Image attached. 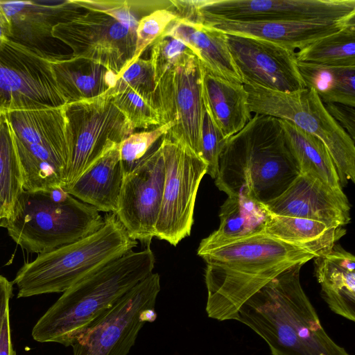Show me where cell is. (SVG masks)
Segmentation results:
<instances>
[{"mask_svg": "<svg viewBox=\"0 0 355 355\" xmlns=\"http://www.w3.org/2000/svg\"><path fill=\"white\" fill-rule=\"evenodd\" d=\"M197 254L207 263L206 312L219 321L233 320L249 298L281 272L316 257L264 232L222 241L205 238Z\"/></svg>", "mask_w": 355, "mask_h": 355, "instance_id": "6da1fadb", "label": "cell"}, {"mask_svg": "<svg viewBox=\"0 0 355 355\" xmlns=\"http://www.w3.org/2000/svg\"><path fill=\"white\" fill-rule=\"evenodd\" d=\"M302 266H293L269 282L233 320L261 336L272 355H351L322 326L300 283Z\"/></svg>", "mask_w": 355, "mask_h": 355, "instance_id": "7a4b0ae2", "label": "cell"}, {"mask_svg": "<svg viewBox=\"0 0 355 355\" xmlns=\"http://www.w3.org/2000/svg\"><path fill=\"white\" fill-rule=\"evenodd\" d=\"M280 119L255 114L227 139L215 184L227 196L245 195L266 204L300 175Z\"/></svg>", "mask_w": 355, "mask_h": 355, "instance_id": "3957f363", "label": "cell"}, {"mask_svg": "<svg viewBox=\"0 0 355 355\" xmlns=\"http://www.w3.org/2000/svg\"><path fill=\"white\" fill-rule=\"evenodd\" d=\"M154 253L147 245L131 250L87 275L63 292L32 330L40 343L71 345L128 291L153 272Z\"/></svg>", "mask_w": 355, "mask_h": 355, "instance_id": "277c9868", "label": "cell"}, {"mask_svg": "<svg viewBox=\"0 0 355 355\" xmlns=\"http://www.w3.org/2000/svg\"><path fill=\"white\" fill-rule=\"evenodd\" d=\"M104 218L94 207L62 187L23 190L10 215L0 220L22 249L39 254L76 242L102 227Z\"/></svg>", "mask_w": 355, "mask_h": 355, "instance_id": "5b68a950", "label": "cell"}, {"mask_svg": "<svg viewBox=\"0 0 355 355\" xmlns=\"http://www.w3.org/2000/svg\"><path fill=\"white\" fill-rule=\"evenodd\" d=\"M137 245L115 214L111 213L93 234L26 263L12 282L18 288L17 297L63 293Z\"/></svg>", "mask_w": 355, "mask_h": 355, "instance_id": "8992f818", "label": "cell"}, {"mask_svg": "<svg viewBox=\"0 0 355 355\" xmlns=\"http://www.w3.org/2000/svg\"><path fill=\"white\" fill-rule=\"evenodd\" d=\"M3 113L20 162L24 190L63 188L69 160L64 105Z\"/></svg>", "mask_w": 355, "mask_h": 355, "instance_id": "52a82bcc", "label": "cell"}, {"mask_svg": "<svg viewBox=\"0 0 355 355\" xmlns=\"http://www.w3.org/2000/svg\"><path fill=\"white\" fill-rule=\"evenodd\" d=\"M250 112L291 121L318 138L336 166L341 187L355 182L354 141L330 116L312 88L284 93L243 85Z\"/></svg>", "mask_w": 355, "mask_h": 355, "instance_id": "ba28073f", "label": "cell"}, {"mask_svg": "<svg viewBox=\"0 0 355 355\" xmlns=\"http://www.w3.org/2000/svg\"><path fill=\"white\" fill-rule=\"evenodd\" d=\"M113 94L112 88L97 97L64 105L69 160L63 189L133 133L134 128L115 105Z\"/></svg>", "mask_w": 355, "mask_h": 355, "instance_id": "9c48e42d", "label": "cell"}, {"mask_svg": "<svg viewBox=\"0 0 355 355\" xmlns=\"http://www.w3.org/2000/svg\"><path fill=\"white\" fill-rule=\"evenodd\" d=\"M178 17L205 15L241 22L343 21L355 16V0H174Z\"/></svg>", "mask_w": 355, "mask_h": 355, "instance_id": "30bf717a", "label": "cell"}, {"mask_svg": "<svg viewBox=\"0 0 355 355\" xmlns=\"http://www.w3.org/2000/svg\"><path fill=\"white\" fill-rule=\"evenodd\" d=\"M159 291V275L152 272L78 338L73 355H127L140 329L156 319Z\"/></svg>", "mask_w": 355, "mask_h": 355, "instance_id": "8fae6325", "label": "cell"}, {"mask_svg": "<svg viewBox=\"0 0 355 355\" xmlns=\"http://www.w3.org/2000/svg\"><path fill=\"white\" fill-rule=\"evenodd\" d=\"M53 55L9 39L0 41V112L67 104L50 64Z\"/></svg>", "mask_w": 355, "mask_h": 355, "instance_id": "7c38bea8", "label": "cell"}, {"mask_svg": "<svg viewBox=\"0 0 355 355\" xmlns=\"http://www.w3.org/2000/svg\"><path fill=\"white\" fill-rule=\"evenodd\" d=\"M160 145L165 180L155 237L175 246L191 234L196 196L207 167L194 152L166 134Z\"/></svg>", "mask_w": 355, "mask_h": 355, "instance_id": "4fadbf2b", "label": "cell"}, {"mask_svg": "<svg viewBox=\"0 0 355 355\" xmlns=\"http://www.w3.org/2000/svg\"><path fill=\"white\" fill-rule=\"evenodd\" d=\"M53 38L72 50V56L101 64L119 75L132 61L136 31L105 13L87 10L55 25Z\"/></svg>", "mask_w": 355, "mask_h": 355, "instance_id": "5bb4252c", "label": "cell"}, {"mask_svg": "<svg viewBox=\"0 0 355 355\" xmlns=\"http://www.w3.org/2000/svg\"><path fill=\"white\" fill-rule=\"evenodd\" d=\"M155 102L160 125H172L166 135L199 156L205 109L202 96L201 62L197 57L170 69L155 81Z\"/></svg>", "mask_w": 355, "mask_h": 355, "instance_id": "9a60e30c", "label": "cell"}, {"mask_svg": "<svg viewBox=\"0 0 355 355\" xmlns=\"http://www.w3.org/2000/svg\"><path fill=\"white\" fill-rule=\"evenodd\" d=\"M162 138L131 172L124 175L115 213L129 236L147 245L155 236L163 196L165 166Z\"/></svg>", "mask_w": 355, "mask_h": 355, "instance_id": "2e32d148", "label": "cell"}, {"mask_svg": "<svg viewBox=\"0 0 355 355\" xmlns=\"http://www.w3.org/2000/svg\"><path fill=\"white\" fill-rule=\"evenodd\" d=\"M226 35L231 57L243 85L284 93L306 88L298 69L296 51L257 37Z\"/></svg>", "mask_w": 355, "mask_h": 355, "instance_id": "e0dca14e", "label": "cell"}, {"mask_svg": "<svg viewBox=\"0 0 355 355\" xmlns=\"http://www.w3.org/2000/svg\"><path fill=\"white\" fill-rule=\"evenodd\" d=\"M275 215L306 218L333 227L351 220L350 205L343 191L305 173L300 175L280 196L265 204Z\"/></svg>", "mask_w": 355, "mask_h": 355, "instance_id": "ac0fdd59", "label": "cell"}, {"mask_svg": "<svg viewBox=\"0 0 355 355\" xmlns=\"http://www.w3.org/2000/svg\"><path fill=\"white\" fill-rule=\"evenodd\" d=\"M83 10L73 0L0 1V24L8 39L44 51L42 44L53 37V27Z\"/></svg>", "mask_w": 355, "mask_h": 355, "instance_id": "d6986e66", "label": "cell"}, {"mask_svg": "<svg viewBox=\"0 0 355 355\" xmlns=\"http://www.w3.org/2000/svg\"><path fill=\"white\" fill-rule=\"evenodd\" d=\"M189 21L209 26L226 34L257 37L290 50H300L315 40L355 24V16L343 21L241 22L197 15Z\"/></svg>", "mask_w": 355, "mask_h": 355, "instance_id": "ffe728a7", "label": "cell"}, {"mask_svg": "<svg viewBox=\"0 0 355 355\" xmlns=\"http://www.w3.org/2000/svg\"><path fill=\"white\" fill-rule=\"evenodd\" d=\"M201 84L205 109L224 138L228 139L252 117L248 94L243 84L218 77L202 63Z\"/></svg>", "mask_w": 355, "mask_h": 355, "instance_id": "44dd1931", "label": "cell"}, {"mask_svg": "<svg viewBox=\"0 0 355 355\" xmlns=\"http://www.w3.org/2000/svg\"><path fill=\"white\" fill-rule=\"evenodd\" d=\"M119 144L104 153L71 187L64 189L98 211L115 214L124 176Z\"/></svg>", "mask_w": 355, "mask_h": 355, "instance_id": "7402d4cb", "label": "cell"}, {"mask_svg": "<svg viewBox=\"0 0 355 355\" xmlns=\"http://www.w3.org/2000/svg\"><path fill=\"white\" fill-rule=\"evenodd\" d=\"M315 272L329 309L355 321V257L336 244L327 254L315 257Z\"/></svg>", "mask_w": 355, "mask_h": 355, "instance_id": "603a6c76", "label": "cell"}, {"mask_svg": "<svg viewBox=\"0 0 355 355\" xmlns=\"http://www.w3.org/2000/svg\"><path fill=\"white\" fill-rule=\"evenodd\" d=\"M164 33L192 48L208 71L230 82L243 84L231 57L225 33L180 18L173 20Z\"/></svg>", "mask_w": 355, "mask_h": 355, "instance_id": "cb8c5ba5", "label": "cell"}, {"mask_svg": "<svg viewBox=\"0 0 355 355\" xmlns=\"http://www.w3.org/2000/svg\"><path fill=\"white\" fill-rule=\"evenodd\" d=\"M50 64L67 104L97 97L113 88L117 76L91 60L53 55Z\"/></svg>", "mask_w": 355, "mask_h": 355, "instance_id": "d4e9b609", "label": "cell"}, {"mask_svg": "<svg viewBox=\"0 0 355 355\" xmlns=\"http://www.w3.org/2000/svg\"><path fill=\"white\" fill-rule=\"evenodd\" d=\"M264 233L302 246L317 257L329 253L345 234L346 230L344 227H333L317 220L272 214Z\"/></svg>", "mask_w": 355, "mask_h": 355, "instance_id": "484cf974", "label": "cell"}, {"mask_svg": "<svg viewBox=\"0 0 355 355\" xmlns=\"http://www.w3.org/2000/svg\"><path fill=\"white\" fill-rule=\"evenodd\" d=\"M272 214L265 204L247 196H227L220 207L218 228L205 239L222 241L263 233Z\"/></svg>", "mask_w": 355, "mask_h": 355, "instance_id": "4316f807", "label": "cell"}, {"mask_svg": "<svg viewBox=\"0 0 355 355\" xmlns=\"http://www.w3.org/2000/svg\"><path fill=\"white\" fill-rule=\"evenodd\" d=\"M286 139L295 158L300 173L312 175L331 187L341 190L340 180L332 158L324 144L316 137L299 128L291 121L281 119Z\"/></svg>", "mask_w": 355, "mask_h": 355, "instance_id": "83f0119b", "label": "cell"}, {"mask_svg": "<svg viewBox=\"0 0 355 355\" xmlns=\"http://www.w3.org/2000/svg\"><path fill=\"white\" fill-rule=\"evenodd\" d=\"M300 76L323 103L355 107V67H331L297 61Z\"/></svg>", "mask_w": 355, "mask_h": 355, "instance_id": "f1b7e54d", "label": "cell"}, {"mask_svg": "<svg viewBox=\"0 0 355 355\" xmlns=\"http://www.w3.org/2000/svg\"><path fill=\"white\" fill-rule=\"evenodd\" d=\"M24 190L21 168L11 128L0 112V211L3 219L11 214Z\"/></svg>", "mask_w": 355, "mask_h": 355, "instance_id": "f546056e", "label": "cell"}, {"mask_svg": "<svg viewBox=\"0 0 355 355\" xmlns=\"http://www.w3.org/2000/svg\"><path fill=\"white\" fill-rule=\"evenodd\" d=\"M295 55L299 62L355 67V24L315 40L295 52Z\"/></svg>", "mask_w": 355, "mask_h": 355, "instance_id": "4dcf8cb0", "label": "cell"}, {"mask_svg": "<svg viewBox=\"0 0 355 355\" xmlns=\"http://www.w3.org/2000/svg\"><path fill=\"white\" fill-rule=\"evenodd\" d=\"M85 10L105 13L136 31L139 21L159 9L173 10L171 0H73Z\"/></svg>", "mask_w": 355, "mask_h": 355, "instance_id": "1f68e13d", "label": "cell"}, {"mask_svg": "<svg viewBox=\"0 0 355 355\" xmlns=\"http://www.w3.org/2000/svg\"><path fill=\"white\" fill-rule=\"evenodd\" d=\"M113 101L134 128H148L160 125V119L155 100L146 98L126 87L115 92Z\"/></svg>", "mask_w": 355, "mask_h": 355, "instance_id": "d6a6232c", "label": "cell"}, {"mask_svg": "<svg viewBox=\"0 0 355 355\" xmlns=\"http://www.w3.org/2000/svg\"><path fill=\"white\" fill-rule=\"evenodd\" d=\"M151 45L149 60L153 67L155 83L166 71L191 58L197 57L194 50L187 44L164 33Z\"/></svg>", "mask_w": 355, "mask_h": 355, "instance_id": "836d02e7", "label": "cell"}, {"mask_svg": "<svg viewBox=\"0 0 355 355\" xmlns=\"http://www.w3.org/2000/svg\"><path fill=\"white\" fill-rule=\"evenodd\" d=\"M171 127V124L166 123L150 131L132 133L121 142L119 153L123 175L131 172Z\"/></svg>", "mask_w": 355, "mask_h": 355, "instance_id": "e575fe53", "label": "cell"}, {"mask_svg": "<svg viewBox=\"0 0 355 355\" xmlns=\"http://www.w3.org/2000/svg\"><path fill=\"white\" fill-rule=\"evenodd\" d=\"M126 87L146 98L155 100L154 71L150 60L138 58L117 75L113 90L119 92Z\"/></svg>", "mask_w": 355, "mask_h": 355, "instance_id": "d590c367", "label": "cell"}, {"mask_svg": "<svg viewBox=\"0 0 355 355\" xmlns=\"http://www.w3.org/2000/svg\"><path fill=\"white\" fill-rule=\"evenodd\" d=\"M226 141L205 110L200 131L199 157L207 164V174L213 179L216 177L219 157Z\"/></svg>", "mask_w": 355, "mask_h": 355, "instance_id": "8d00e7d4", "label": "cell"}, {"mask_svg": "<svg viewBox=\"0 0 355 355\" xmlns=\"http://www.w3.org/2000/svg\"><path fill=\"white\" fill-rule=\"evenodd\" d=\"M176 18L177 16L173 10L159 9L141 19L136 29V49L132 61L140 58L146 49L151 45L164 33L168 25Z\"/></svg>", "mask_w": 355, "mask_h": 355, "instance_id": "74e56055", "label": "cell"}, {"mask_svg": "<svg viewBox=\"0 0 355 355\" xmlns=\"http://www.w3.org/2000/svg\"><path fill=\"white\" fill-rule=\"evenodd\" d=\"M330 116L349 135L355 139V107L336 103H324Z\"/></svg>", "mask_w": 355, "mask_h": 355, "instance_id": "f35d334b", "label": "cell"}, {"mask_svg": "<svg viewBox=\"0 0 355 355\" xmlns=\"http://www.w3.org/2000/svg\"><path fill=\"white\" fill-rule=\"evenodd\" d=\"M0 355H16L11 340L9 308L3 315L0 327Z\"/></svg>", "mask_w": 355, "mask_h": 355, "instance_id": "ab89813d", "label": "cell"}, {"mask_svg": "<svg viewBox=\"0 0 355 355\" xmlns=\"http://www.w3.org/2000/svg\"><path fill=\"white\" fill-rule=\"evenodd\" d=\"M12 282L0 275V327L3 315L9 308V302L12 295Z\"/></svg>", "mask_w": 355, "mask_h": 355, "instance_id": "60d3db41", "label": "cell"}, {"mask_svg": "<svg viewBox=\"0 0 355 355\" xmlns=\"http://www.w3.org/2000/svg\"><path fill=\"white\" fill-rule=\"evenodd\" d=\"M2 220V217H1V211H0V220Z\"/></svg>", "mask_w": 355, "mask_h": 355, "instance_id": "b9f144b4", "label": "cell"}]
</instances>
